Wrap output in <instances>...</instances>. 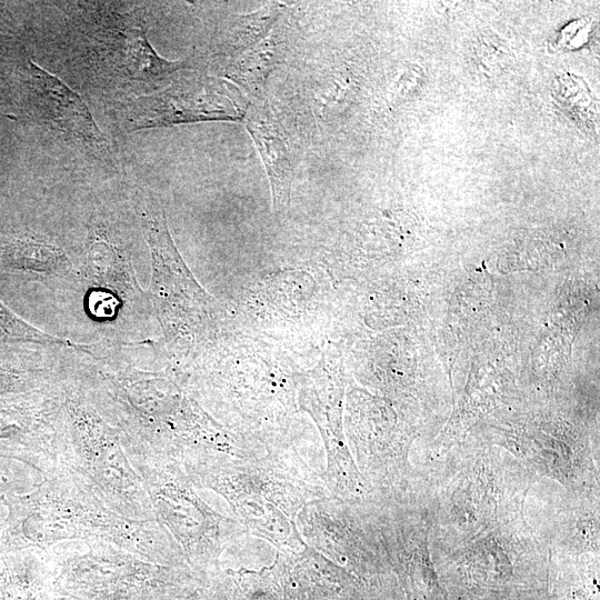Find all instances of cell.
I'll use <instances>...</instances> for the list:
<instances>
[{
	"label": "cell",
	"mask_w": 600,
	"mask_h": 600,
	"mask_svg": "<svg viewBox=\"0 0 600 600\" xmlns=\"http://www.w3.org/2000/svg\"><path fill=\"white\" fill-rule=\"evenodd\" d=\"M84 279L91 283L89 308L96 317L114 316L143 293L132 268L129 246L116 223L91 219L86 239Z\"/></svg>",
	"instance_id": "5"
},
{
	"label": "cell",
	"mask_w": 600,
	"mask_h": 600,
	"mask_svg": "<svg viewBox=\"0 0 600 600\" xmlns=\"http://www.w3.org/2000/svg\"><path fill=\"white\" fill-rule=\"evenodd\" d=\"M0 268L40 281H78L83 276L60 246L34 232L12 234L0 241Z\"/></svg>",
	"instance_id": "7"
},
{
	"label": "cell",
	"mask_w": 600,
	"mask_h": 600,
	"mask_svg": "<svg viewBox=\"0 0 600 600\" xmlns=\"http://www.w3.org/2000/svg\"><path fill=\"white\" fill-rule=\"evenodd\" d=\"M139 212L151 258L150 294L166 346L174 357L191 354L216 339L219 304L187 267L162 206L150 197Z\"/></svg>",
	"instance_id": "2"
},
{
	"label": "cell",
	"mask_w": 600,
	"mask_h": 600,
	"mask_svg": "<svg viewBox=\"0 0 600 600\" xmlns=\"http://www.w3.org/2000/svg\"><path fill=\"white\" fill-rule=\"evenodd\" d=\"M59 47L82 88L120 103L169 86L190 68L161 57L147 36L140 8L123 2H64Z\"/></svg>",
	"instance_id": "1"
},
{
	"label": "cell",
	"mask_w": 600,
	"mask_h": 600,
	"mask_svg": "<svg viewBox=\"0 0 600 600\" xmlns=\"http://www.w3.org/2000/svg\"><path fill=\"white\" fill-rule=\"evenodd\" d=\"M508 48L501 47L500 42L493 39L483 38L478 42L477 57L479 63L488 70L494 71L493 66L503 67L508 63V59L499 58V54H507Z\"/></svg>",
	"instance_id": "12"
},
{
	"label": "cell",
	"mask_w": 600,
	"mask_h": 600,
	"mask_svg": "<svg viewBox=\"0 0 600 600\" xmlns=\"http://www.w3.org/2000/svg\"><path fill=\"white\" fill-rule=\"evenodd\" d=\"M277 14L272 11H258L238 18L232 24L230 33L224 36L220 43V54L232 59L247 52V48L260 42L273 24ZM227 59V60H228Z\"/></svg>",
	"instance_id": "9"
},
{
	"label": "cell",
	"mask_w": 600,
	"mask_h": 600,
	"mask_svg": "<svg viewBox=\"0 0 600 600\" xmlns=\"http://www.w3.org/2000/svg\"><path fill=\"white\" fill-rule=\"evenodd\" d=\"M243 111L210 79L176 78L166 88L120 103L126 132L208 121H241Z\"/></svg>",
	"instance_id": "4"
},
{
	"label": "cell",
	"mask_w": 600,
	"mask_h": 600,
	"mask_svg": "<svg viewBox=\"0 0 600 600\" xmlns=\"http://www.w3.org/2000/svg\"><path fill=\"white\" fill-rule=\"evenodd\" d=\"M23 67L26 97L38 123L92 160L112 164L111 141L82 97L34 61L27 59Z\"/></svg>",
	"instance_id": "3"
},
{
	"label": "cell",
	"mask_w": 600,
	"mask_h": 600,
	"mask_svg": "<svg viewBox=\"0 0 600 600\" xmlns=\"http://www.w3.org/2000/svg\"><path fill=\"white\" fill-rule=\"evenodd\" d=\"M46 370L43 367H19L0 360V396L19 388L27 380L32 379Z\"/></svg>",
	"instance_id": "11"
},
{
	"label": "cell",
	"mask_w": 600,
	"mask_h": 600,
	"mask_svg": "<svg viewBox=\"0 0 600 600\" xmlns=\"http://www.w3.org/2000/svg\"><path fill=\"white\" fill-rule=\"evenodd\" d=\"M1 49H2V48H1V44H0V53H1Z\"/></svg>",
	"instance_id": "13"
},
{
	"label": "cell",
	"mask_w": 600,
	"mask_h": 600,
	"mask_svg": "<svg viewBox=\"0 0 600 600\" xmlns=\"http://www.w3.org/2000/svg\"><path fill=\"white\" fill-rule=\"evenodd\" d=\"M282 38L278 34L266 36L256 48L234 60L227 70V76L250 91L263 87L268 74L282 53Z\"/></svg>",
	"instance_id": "8"
},
{
	"label": "cell",
	"mask_w": 600,
	"mask_h": 600,
	"mask_svg": "<svg viewBox=\"0 0 600 600\" xmlns=\"http://www.w3.org/2000/svg\"><path fill=\"white\" fill-rule=\"evenodd\" d=\"M263 162L277 216L284 213L291 199L298 156L291 137L264 102L250 104L242 120Z\"/></svg>",
	"instance_id": "6"
},
{
	"label": "cell",
	"mask_w": 600,
	"mask_h": 600,
	"mask_svg": "<svg viewBox=\"0 0 600 600\" xmlns=\"http://www.w3.org/2000/svg\"><path fill=\"white\" fill-rule=\"evenodd\" d=\"M0 342L43 346H62L84 351L89 344L72 342L43 332L26 322L0 300Z\"/></svg>",
	"instance_id": "10"
}]
</instances>
